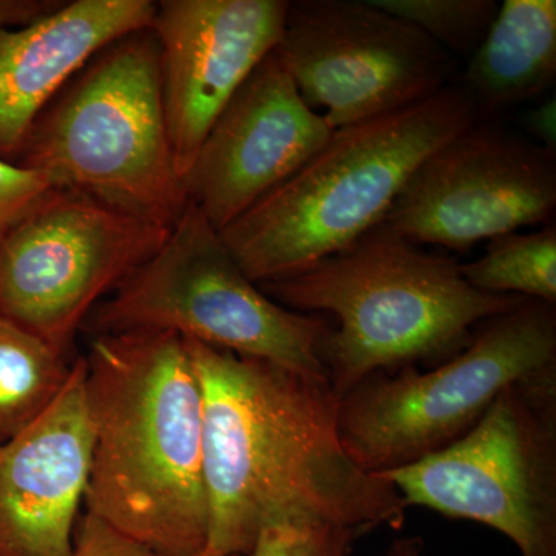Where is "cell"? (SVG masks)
<instances>
[{"label": "cell", "mask_w": 556, "mask_h": 556, "mask_svg": "<svg viewBox=\"0 0 556 556\" xmlns=\"http://www.w3.org/2000/svg\"><path fill=\"white\" fill-rule=\"evenodd\" d=\"M185 340L203 397L207 548L248 556L270 526L404 527L397 490L343 447L328 380Z\"/></svg>", "instance_id": "1"}, {"label": "cell", "mask_w": 556, "mask_h": 556, "mask_svg": "<svg viewBox=\"0 0 556 556\" xmlns=\"http://www.w3.org/2000/svg\"><path fill=\"white\" fill-rule=\"evenodd\" d=\"M84 361L86 514L155 555L200 556L208 543L203 397L186 340L97 336Z\"/></svg>", "instance_id": "2"}, {"label": "cell", "mask_w": 556, "mask_h": 556, "mask_svg": "<svg viewBox=\"0 0 556 556\" xmlns=\"http://www.w3.org/2000/svg\"><path fill=\"white\" fill-rule=\"evenodd\" d=\"M258 287L285 308L329 318L320 361L339 397L375 376L442 364L467 346L478 325L525 300L478 291L455 258L380 226L338 254Z\"/></svg>", "instance_id": "3"}, {"label": "cell", "mask_w": 556, "mask_h": 556, "mask_svg": "<svg viewBox=\"0 0 556 556\" xmlns=\"http://www.w3.org/2000/svg\"><path fill=\"white\" fill-rule=\"evenodd\" d=\"M459 84L397 112L332 131L291 178L219 230L254 283L292 276L379 228L434 150L478 121Z\"/></svg>", "instance_id": "4"}, {"label": "cell", "mask_w": 556, "mask_h": 556, "mask_svg": "<svg viewBox=\"0 0 556 556\" xmlns=\"http://www.w3.org/2000/svg\"><path fill=\"white\" fill-rule=\"evenodd\" d=\"M16 160L56 189L174 228L189 200L172 150L152 30L102 50L39 116Z\"/></svg>", "instance_id": "5"}, {"label": "cell", "mask_w": 556, "mask_h": 556, "mask_svg": "<svg viewBox=\"0 0 556 556\" xmlns=\"http://www.w3.org/2000/svg\"><path fill=\"white\" fill-rule=\"evenodd\" d=\"M547 379H556V305L525 299L442 364L375 376L340 396V439L358 467L387 473L463 438L507 388Z\"/></svg>", "instance_id": "6"}, {"label": "cell", "mask_w": 556, "mask_h": 556, "mask_svg": "<svg viewBox=\"0 0 556 556\" xmlns=\"http://www.w3.org/2000/svg\"><path fill=\"white\" fill-rule=\"evenodd\" d=\"M94 336L167 331L328 380L320 345L331 321L278 305L240 268L192 203L160 251L91 311Z\"/></svg>", "instance_id": "7"}, {"label": "cell", "mask_w": 556, "mask_h": 556, "mask_svg": "<svg viewBox=\"0 0 556 556\" xmlns=\"http://www.w3.org/2000/svg\"><path fill=\"white\" fill-rule=\"evenodd\" d=\"M379 477L407 507L490 527L519 556H556V379L507 388L463 438Z\"/></svg>", "instance_id": "8"}, {"label": "cell", "mask_w": 556, "mask_h": 556, "mask_svg": "<svg viewBox=\"0 0 556 556\" xmlns=\"http://www.w3.org/2000/svg\"><path fill=\"white\" fill-rule=\"evenodd\" d=\"M170 229L51 190L0 241V317L65 356L102 295L163 247Z\"/></svg>", "instance_id": "9"}, {"label": "cell", "mask_w": 556, "mask_h": 556, "mask_svg": "<svg viewBox=\"0 0 556 556\" xmlns=\"http://www.w3.org/2000/svg\"><path fill=\"white\" fill-rule=\"evenodd\" d=\"M274 53L332 130L427 100L455 70L452 54L371 0L289 2Z\"/></svg>", "instance_id": "10"}, {"label": "cell", "mask_w": 556, "mask_h": 556, "mask_svg": "<svg viewBox=\"0 0 556 556\" xmlns=\"http://www.w3.org/2000/svg\"><path fill=\"white\" fill-rule=\"evenodd\" d=\"M556 156L478 119L420 163L380 228L417 247L466 252L552 222Z\"/></svg>", "instance_id": "11"}, {"label": "cell", "mask_w": 556, "mask_h": 556, "mask_svg": "<svg viewBox=\"0 0 556 556\" xmlns=\"http://www.w3.org/2000/svg\"><path fill=\"white\" fill-rule=\"evenodd\" d=\"M332 131L273 51L204 138L182 178L189 203L219 232L302 169Z\"/></svg>", "instance_id": "12"}, {"label": "cell", "mask_w": 556, "mask_h": 556, "mask_svg": "<svg viewBox=\"0 0 556 556\" xmlns=\"http://www.w3.org/2000/svg\"><path fill=\"white\" fill-rule=\"evenodd\" d=\"M287 0H164L152 30L175 164L188 174L215 119L276 50Z\"/></svg>", "instance_id": "13"}, {"label": "cell", "mask_w": 556, "mask_h": 556, "mask_svg": "<svg viewBox=\"0 0 556 556\" xmlns=\"http://www.w3.org/2000/svg\"><path fill=\"white\" fill-rule=\"evenodd\" d=\"M90 453L86 361L80 357L51 407L0 444V556H68Z\"/></svg>", "instance_id": "14"}, {"label": "cell", "mask_w": 556, "mask_h": 556, "mask_svg": "<svg viewBox=\"0 0 556 556\" xmlns=\"http://www.w3.org/2000/svg\"><path fill=\"white\" fill-rule=\"evenodd\" d=\"M150 0H75L17 28H0V160H16L39 116L112 43L149 30Z\"/></svg>", "instance_id": "15"}, {"label": "cell", "mask_w": 556, "mask_h": 556, "mask_svg": "<svg viewBox=\"0 0 556 556\" xmlns=\"http://www.w3.org/2000/svg\"><path fill=\"white\" fill-rule=\"evenodd\" d=\"M556 78L555 0H506L459 84L478 118L535 100Z\"/></svg>", "instance_id": "16"}, {"label": "cell", "mask_w": 556, "mask_h": 556, "mask_svg": "<svg viewBox=\"0 0 556 556\" xmlns=\"http://www.w3.org/2000/svg\"><path fill=\"white\" fill-rule=\"evenodd\" d=\"M70 369L65 356L0 317V444L27 430L60 396Z\"/></svg>", "instance_id": "17"}, {"label": "cell", "mask_w": 556, "mask_h": 556, "mask_svg": "<svg viewBox=\"0 0 556 556\" xmlns=\"http://www.w3.org/2000/svg\"><path fill=\"white\" fill-rule=\"evenodd\" d=\"M470 287L556 305V226L503 233L486 240L484 255L459 265Z\"/></svg>", "instance_id": "18"}, {"label": "cell", "mask_w": 556, "mask_h": 556, "mask_svg": "<svg viewBox=\"0 0 556 556\" xmlns=\"http://www.w3.org/2000/svg\"><path fill=\"white\" fill-rule=\"evenodd\" d=\"M408 22L448 54L470 58L495 21V0H371Z\"/></svg>", "instance_id": "19"}, {"label": "cell", "mask_w": 556, "mask_h": 556, "mask_svg": "<svg viewBox=\"0 0 556 556\" xmlns=\"http://www.w3.org/2000/svg\"><path fill=\"white\" fill-rule=\"evenodd\" d=\"M364 533L336 526H270L263 529L248 556H353Z\"/></svg>", "instance_id": "20"}, {"label": "cell", "mask_w": 556, "mask_h": 556, "mask_svg": "<svg viewBox=\"0 0 556 556\" xmlns=\"http://www.w3.org/2000/svg\"><path fill=\"white\" fill-rule=\"evenodd\" d=\"M54 189L46 175L0 160V241Z\"/></svg>", "instance_id": "21"}, {"label": "cell", "mask_w": 556, "mask_h": 556, "mask_svg": "<svg viewBox=\"0 0 556 556\" xmlns=\"http://www.w3.org/2000/svg\"><path fill=\"white\" fill-rule=\"evenodd\" d=\"M68 556H159L116 532L101 519L84 514Z\"/></svg>", "instance_id": "22"}, {"label": "cell", "mask_w": 556, "mask_h": 556, "mask_svg": "<svg viewBox=\"0 0 556 556\" xmlns=\"http://www.w3.org/2000/svg\"><path fill=\"white\" fill-rule=\"evenodd\" d=\"M527 134L533 138V142L556 153V101L555 94L547 97L536 108L530 109L525 115Z\"/></svg>", "instance_id": "23"}, {"label": "cell", "mask_w": 556, "mask_h": 556, "mask_svg": "<svg viewBox=\"0 0 556 556\" xmlns=\"http://www.w3.org/2000/svg\"><path fill=\"white\" fill-rule=\"evenodd\" d=\"M424 540L420 536H402L388 547L387 556H422Z\"/></svg>", "instance_id": "24"}, {"label": "cell", "mask_w": 556, "mask_h": 556, "mask_svg": "<svg viewBox=\"0 0 556 556\" xmlns=\"http://www.w3.org/2000/svg\"><path fill=\"white\" fill-rule=\"evenodd\" d=\"M200 556H228V555H222L218 554V552L211 551V548H206V551L203 552Z\"/></svg>", "instance_id": "25"}]
</instances>
